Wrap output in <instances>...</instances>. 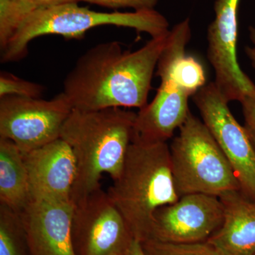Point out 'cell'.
I'll return each instance as SVG.
<instances>
[{
    "mask_svg": "<svg viewBox=\"0 0 255 255\" xmlns=\"http://www.w3.org/2000/svg\"><path fill=\"white\" fill-rule=\"evenodd\" d=\"M223 217L224 208L218 196L187 194L179 197L177 202L156 211L149 241L206 242L221 227Z\"/></svg>",
    "mask_w": 255,
    "mask_h": 255,
    "instance_id": "10",
    "label": "cell"
},
{
    "mask_svg": "<svg viewBox=\"0 0 255 255\" xmlns=\"http://www.w3.org/2000/svg\"><path fill=\"white\" fill-rule=\"evenodd\" d=\"M245 127L246 128L247 131H248V134H249L252 142H253V145H254L255 148V129L248 127V126L246 125V124H245Z\"/></svg>",
    "mask_w": 255,
    "mask_h": 255,
    "instance_id": "24",
    "label": "cell"
},
{
    "mask_svg": "<svg viewBox=\"0 0 255 255\" xmlns=\"http://www.w3.org/2000/svg\"><path fill=\"white\" fill-rule=\"evenodd\" d=\"M178 130L169 149L179 197L191 194L220 197L241 190L232 167L202 120L190 112Z\"/></svg>",
    "mask_w": 255,
    "mask_h": 255,
    "instance_id": "5",
    "label": "cell"
},
{
    "mask_svg": "<svg viewBox=\"0 0 255 255\" xmlns=\"http://www.w3.org/2000/svg\"><path fill=\"white\" fill-rule=\"evenodd\" d=\"M73 110L63 92L50 100L15 95L0 97V137L14 142L23 153L59 138Z\"/></svg>",
    "mask_w": 255,
    "mask_h": 255,
    "instance_id": "6",
    "label": "cell"
},
{
    "mask_svg": "<svg viewBox=\"0 0 255 255\" xmlns=\"http://www.w3.org/2000/svg\"><path fill=\"white\" fill-rule=\"evenodd\" d=\"M45 87L36 82L18 78L11 73L0 75V97L6 95L19 96L28 98H41Z\"/></svg>",
    "mask_w": 255,
    "mask_h": 255,
    "instance_id": "18",
    "label": "cell"
},
{
    "mask_svg": "<svg viewBox=\"0 0 255 255\" xmlns=\"http://www.w3.org/2000/svg\"><path fill=\"white\" fill-rule=\"evenodd\" d=\"M73 205V243L80 255H124L133 238L108 192L100 188Z\"/></svg>",
    "mask_w": 255,
    "mask_h": 255,
    "instance_id": "9",
    "label": "cell"
},
{
    "mask_svg": "<svg viewBox=\"0 0 255 255\" xmlns=\"http://www.w3.org/2000/svg\"><path fill=\"white\" fill-rule=\"evenodd\" d=\"M192 98L201 120L232 167L241 191L255 199V148L246 127L235 118L214 82Z\"/></svg>",
    "mask_w": 255,
    "mask_h": 255,
    "instance_id": "7",
    "label": "cell"
},
{
    "mask_svg": "<svg viewBox=\"0 0 255 255\" xmlns=\"http://www.w3.org/2000/svg\"><path fill=\"white\" fill-rule=\"evenodd\" d=\"M254 255H255V254Z\"/></svg>",
    "mask_w": 255,
    "mask_h": 255,
    "instance_id": "26",
    "label": "cell"
},
{
    "mask_svg": "<svg viewBox=\"0 0 255 255\" xmlns=\"http://www.w3.org/2000/svg\"><path fill=\"white\" fill-rule=\"evenodd\" d=\"M108 194L133 239L149 241L156 211L179 199L167 142L132 138L120 175Z\"/></svg>",
    "mask_w": 255,
    "mask_h": 255,
    "instance_id": "3",
    "label": "cell"
},
{
    "mask_svg": "<svg viewBox=\"0 0 255 255\" xmlns=\"http://www.w3.org/2000/svg\"><path fill=\"white\" fill-rule=\"evenodd\" d=\"M23 155L31 198L71 201L76 161L65 140L59 137Z\"/></svg>",
    "mask_w": 255,
    "mask_h": 255,
    "instance_id": "12",
    "label": "cell"
},
{
    "mask_svg": "<svg viewBox=\"0 0 255 255\" xmlns=\"http://www.w3.org/2000/svg\"><path fill=\"white\" fill-rule=\"evenodd\" d=\"M27 169L22 151L11 140L0 137V201L20 212L30 200Z\"/></svg>",
    "mask_w": 255,
    "mask_h": 255,
    "instance_id": "14",
    "label": "cell"
},
{
    "mask_svg": "<svg viewBox=\"0 0 255 255\" xmlns=\"http://www.w3.org/2000/svg\"><path fill=\"white\" fill-rule=\"evenodd\" d=\"M110 8H132L135 11L154 9L159 0H78Z\"/></svg>",
    "mask_w": 255,
    "mask_h": 255,
    "instance_id": "19",
    "label": "cell"
},
{
    "mask_svg": "<svg viewBox=\"0 0 255 255\" xmlns=\"http://www.w3.org/2000/svg\"><path fill=\"white\" fill-rule=\"evenodd\" d=\"M240 103L241 104L246 125L255 129V96L246 97Z\"/></svg>",
    "mask_w": 255,
    "mask_h": 255,
    "instance_id": "20",
    "label": "cell"
},
{
    "mask_svg": "<svg viewBox=\"0 0 255 255\" xmlns=\"http://www.w3.org/2000/svg\"><path fill=\"white\" fill-rule=\"evenodd\" d=\"M72 201L31 198L17 213L31 255H77Z\"/></svg>",
    "mask_w": 255,
    "mask_h": 255,
    "instance_id": "11",
    "label": "cell"
},
{
    "mask_svg": "<svg viewBox=\"0 0 255 255\" xmlns=\"http://www.w3.org/2000/svg\"><path fill=\"white\" fill-rule=\"evenodd\" d=\"M241 0H216L215 17L207 31V58L215 85L228 103L255 96V84L238 63V8Z\"/></svg>",
    "mask_w": 255,
    "mask_h": 255,
    "instance_id": "8",
    "label": "cell"
},
{
    "mask_svg": "<svg viewBox=\"0 0 255 255\" xmlns=\"http://www.w3.org/2000/svg\"><path fill=\"white\" fill-rule=\"evenodd\" d=\"M35 11L29 0H0V49Z\"/></svg>",
    "mask_w": 255,
    "mask_h": 255,
    "instance_id": "15",
    "label": "cell"
},
{
    "mask_svg": "<svg viewBox=\"0 0 255 255\" xmlns=\"http://www.w3.org/2000/svg\"><path fill=\"white\" fill-rule=\"evenodd\" d=\"M168 34L151 38L135 51L124 50L117 41L87 50L64 79L63 92L73 109L145 107Z\"/></svg>",
    "mask_w": 255,
    "mask_h": 255,
    "instance_id": "1",
    "label": "cell"
},
{
    "mask_svg": "<svg viewBox=\"0 0 255 255\" xmlns=\"http://www.w3.org/2000/svg\"><path fill=\"white\" fill-rule=\"evenodd\" d=\"M105 25L133 28L145 32L151 38L169 33V22L155 9L133 12H99L75 2L36 10L18 28L6 46L1 50V63L23 59L30 42L46 35H60L69 39H81L91 28Z\"/></svg>",
    "mask_w": 255,
    "mask_h": 255,
    "instance_id": "4",
    "label": "cell"
},
{
    "mask_svg": "<svg viewBox=\"0 0 255 255\" xmlns=\"http://www.w3.org/2000/svg\"><path fill=\"white\" fill-rule=\"evenodd\" d=\"M136 116L122 108L72 110L60 137L71 147L76 161L73 204L101 188L102 174H109L113 180L120 175Z\"/></svg>",
    "mask_w": 255,
    "mask_h": 255,
    "instance_id": "2",
    "label": "cell"
},
{
    "mask_svg": "<svg viewBox=\"0 0 255 255\" xmlns=\"http://www.w3.org/2000/svg\"><path fill=\"white\" fill-rule=\"evenodd\" d=\"M224 217L219 229L206 241L221 255L255 254V199L241 190L220 196Z\"/></svg>",
    "mask_w": 255,
    "mask_h": 255,
    "instance_id": "13",
    "label": "cell"
},
{
    "mask_svg": "<svg viewBox=\"0 0 255 255\" xmlns=\"http://www.w3.org/2000/svg\"><path fill=\"white\" fill-rule=\"evenodd\" d=\"M35 9H45L57 5L66 4V3L75 2L78 0H29Z\"/></svg>",
    "mask_w": 255,
    "mask_h": 255,
    "instance_id": "21",
    "label": "cell"
},
{
    "mask_svg": "<svg viewBox=\"0 0 255 255\" xmlns=\"http://www.w3.org/2000/svg\"><path fill=\"white\" fill-rule=\"evenodd\" d=\"M124 255H146L141 242L132 239Z\"/></svg>",
    "mask_w": 255,
    "mask_h": 255,
    "instance_id": "23",
    "label": "cell"
},
{
    "mask_svg": "<svg viewBox=\"0 0 255 255\" xmlns=\"http://www.w3.org/2000/svg\"><path fill=\"white\" fill-rule=\"evenodd\" d=\"M23 228L18 214L0 205V255H22L19 236Z\"/></svg>",
    "mask_w": 255,
    "mask_h": 255,
    "instance_id": "16",
    "label": "cell"
},
{
    "mask_svg": "<svg viewBox=\"0 0 255 255\" xmlns=\"http://www.w3.org/2000/svg\"><path fill=\"white\" fill-rule=\"evenodd\" d=\"M121 255V254H114V255Z\"/></svg>",
    "mask_w": 255,
    "mask_h": 255,
    "instance_id": "25",
    "label": "cell"
},
{
    "mask_svg": "<svg viewBox=\"0 0 255 255\" xmlns=\"http://www.w3.org/2000/svg\"><path fill=\"white\" fill-rule=\"evenodd\" d=\"M143 243L152 255H221L206 242L172 243L150 240Z\"/></svg>",
    "mask_w": 255,
    "mask_h": 255,
    "instance_id": "17",
    "label": "cell"
},
{
    "mask_svg": "<svg viewBox=\"0 0 255 255\" xmlns=\"http://www.w3.org/2000/svg\"><path fill=\"white\" fill-rule=\"evenodd\" d=\"M249 38L251 45L246 47L245 52L251 62L252 66L255 70V25L249 28Z\"/></svg>",
    "mask_w": 255,
    "mask_h": 255,
    "instance_id": "22",
    "label": "cell"
}]
</instances>
